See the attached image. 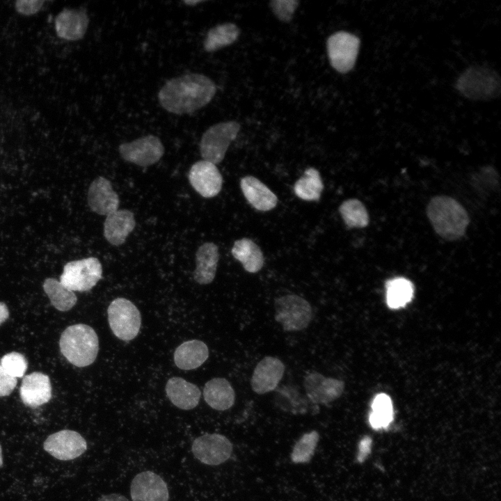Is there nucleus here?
Returning <instances> with one entry per match:
<instances>
[{
	"mask_svg": "<svg viewBox=\"0 0 501 501\" xmlns=\"http://www.w3.org/2000/svg\"><path fill=\"white\" fill-rule=\"evenodd\" d=\"M216 93V84L210 78L200 73H187L167 81L157 97L164 110L183 115L207 105Z\"/></svg>",
	"mask_w": 501,
	"mask_h": 501,
	"instance_id": "nucleus-1",
	"label": "nucleus"
},
{
	"mask_svg": "<svg viewBox=\"0 0 501 501\" xmlns=\"http://www.w3.org/2000/svg\"><path fill=\"white\" fill-rule=\"evenodd\" d=\"M426 213L435 232L447 241L462 237L470 223L463 206L448 196L433 197L427 206Z\"/></svg>",
	"mask_w": 501,
	"mask_h": 501,
	"instance_id": "nucleus-2",
	"label": "nucleus"
},
{
	"mask_svg": "<svg viewBox=\"0 0 501 501\" xmlns=\"http://www.w3.org/2000/svg\"><path fill=\"white\" fill-rule=\"evenodd\" d=\"M59 346L61 352L70 363L82 367L91 365L96 359L99 340L92 327L77 324L64 330Z\"/></svg>",
	"mask_w": 501,
	"mask_h": 501,
	"instance_id": "nucleus-3",
	"label": "nucleus"
},
{
	"mask_svg": "<svg viewBox=\"0 0 501 501\" xmlns=\"http://www.w3.org/2000/svg\"><path fill=\"white\" fill-rule=\"evenodd\" d=\"M456 88L470 99L489 100L499 95L500 80L493 70L483 66H473L461 74L456 81Z\"/></svg>",
	"mask_w": 501,
	"mask_h": 501,
	"instance_id": "nucleus-4",
	"label": "nucleus"
},
{
	"mask_svg": "<svg viewBox=\"0 0 501 501\" xmlns=\"http://www.w3.org/2000/svg\"><path fill=\"white\" fill-rule=\"evenodd\" d=\"M239 130L240 125L234 120L221 122L209 127L202 134L199 144L203 160L215 165L221 162Z\"/></svg>",
	"mask_w": 501,
	"mask_h": 501,
	"instance_id": "nucleus-5",
	"label": "nucleus"
},
{
	"mask_svg": "<svg viewBox=\"0 0 501 501\" xmlns=\"http://www.w3.org/2000/svg\"><path fill=\"white\" fill-rule=\"evenodd\" d=\"M275 319L285 331H299L307 328L312 319V310L309 302L296 295L277 298L274 302Z\"/></svg>",
	"mask_w": 501,
	"mask_h": 501,
	"instance_id": "nucleus-6",
	"label": "nucleus"
},
{
	"mask_svg": "<svg viewBox=\"0 0 501 501\" xmlns=\"http://www.w3.org/2000/svg\"><path fill=\"white\" fill-rule=\"evenodd\" d=\"M102 275L100 260L90 257L66 263L60 276V283L72 292H87L97 284Z\"/></svg>",
	"mask_w": 501,
	"mask_h": 501,
	"instance_id": "nucleus-7",
	"label": "nucleus"
},
{
	"mask_svg": "<svg viewBox=\"0 0 501 501\" xmlns=\"http://www.w3.org/2000/svg\"><path fill=\"white\" fill-rule=\"evenodd\" d=\"M107 313L110 328L118 338L129 341L136 337L141 317L132 302L125 298H117L110 303Z\"/></svg>",
	"mask_w": 501,
	"mask_h": 501,
	"instance_id": "nucleus-8",
	"label": "nucleus"
},
{
	"mask_svg": "<svg viewBox=\"0 0 501 501\" xmlns=\"http://www.w3.org/2000/svg\"><path fill=\"white\" fill-rule=\"evenodd\" d=\"M360 39L355 35L340 31L331 35L326 40V50L331 67L340 73H347L355 65Z\"/></svg>",
	"mask_w": 501,
	"mask_h": 501,
	"instance_id": "nucleus-9",
	"label": "nucleus"
},
{
	"mask_svg": "<svg viewBox=\"0 0 501 501\" xmlns=\"http://www.w3.org/2000/svg\"><path fill=\"white\" fill-rule=\"evenodd\" d=\"M164 146L159 138L148 134L118 147L120 157L126 161L142 167L157 163L164 154Z\"/></svg>",
	"mask_w": 501,
	"mask_h": 501,
	"instance_id": "nucleus-10",
	"label": "nucleus"
},
{
	"mask_svg": "<svg viewBox=\"0 0 501 501\" xmlns=\"http://www.w3.org/2000/svg\"><path fill=\"white\" fill-rule=\"evenodd\" d=\"M233 447L225 436L219 434H205L196 438L191 446L194 456L201 463L218 466L225 462L231 456Z\"/></svg>",
	"mask_w": 501,
	"mask_h": 501,
	"instance_id": "nucleus-11",
	"label": "nucleus"
},
{
	"mask_svg": "<svg viewBox=\"0 0 501 501\" xmlns=\"http://www.w3.org/2000/svg\"><path fill=\"white\" fill-rule=\"evenodd\" d=\"M45 450L57 459L69 461L81 456L87 443L78 432L63 429L49 436L43 444Z\"/></svg>",
	"mask_w": 501,
	"mask_h": 501,
	"instance_id": "nucleus-12",
	"label": "nucleus"
},
{
	"mask_svg": "<svg viewBox=\"0 0 501 501\" xmlns=\"http://www.w3.org/2000/svg\"><path fill=\"white\" fill-rule=\"evenodd\" d=\"M189 180L195 191L207 198L218 195L223 186V177L216 166L205 160L192 165Z\"/></svg>",
	"mask_w": 501,
	"mask_h": 501,
	"instance_id": "nucleus-13",
	"label": "nucleus"
},
{
	"mask_svg": "<svg viewBox=\"0 0 501 501\" xmlns=\"http://www.w3.org/2000/svg\"><path fill=\"white\" fill-rule=\"evenodd\" d=\"M130 495L132 501H168L169 499L166 483L152 471L140 472L134 477Z\"/></svg>",
	"mask_w": 501,
	"mask_h": 501,
	"instance_id": "nucleus-14",
	"label": "nucleus"
},
{
	"mask_svg": "<svg viewBox=\"0 0 501 501\" xmlns=\"http://www.w3.org/2000/svg\"><path fill=\"white\" fill-rule=\"evenodd\" d=\"M303 385L307 397L313 404H328L340 397L344 388L342 381L325 377L318 372L308 374Z\"/></svg>",
	"mask_w": 501,
	"mask_h": 501,
	"instance_id": "nucleus-15",
	"label": "nucleus"
},
{
	"mask_svg": "<svg viewBox=\"0 0 501 501\" xmlns=\"http://www.w3.org/2000/svg\"><path fill=\"white\" fill-rule=\"evenodd\" d=\"M285 365L278 358L265 356L255 366L250 379L253 390L264 395L274 390L285 373Z\"/></svg>",
	"mask_w": 501,
	"mask_h": 501,
	"instance_id": "nucleus-16",
	"label": "nucleus"
},
{
	"mask_svg": "<svg viewBox=\"0 0 501 501\" xmlns=\"http://www.w3.org/2000/svg\"><path fill=\"white\" fill-rule=\"evenodd\" d=\"M88 204L93 212L107 216L118 209L120 199L111 182L104 177H98L88 188Z\"/></svg>",
	"mask_w": 501,
	"mask_h": 501,
	"instance_id": "nucleus-17",
	"label": "nucleus"
},
{
	"mask_svg": "<svg viewBox=\"0 0 501 501\" xmlns=\"http://www.w3.org/2000/svg\"><path fill=\"white\" fill-rule=\"evenodd\" d=\"M88 24V15L84 9L65 8L56 17L55 29L59 38L75 41L84 38Z\"/></svg>",
	"mask_w": 501,
	"mask_h": 501,
	"instance_id": "nucleus-18",
	"label": "nucleus"
},
{
	"mask_svg": "<svg viewBox=\"0 0 501 501\" xmlns=\"http://www.w3.org/2000/svg\"><path fill=\"white\" fill-rule=\"evenodd\" d=\"M22 402L30 407H38L51 398L49 377L42 372H33L24 376L19 389Z\"/></svg>",
	"mask_w": 501,
	"mask_h": 501,
	"instance_id": "nucleus-19",
	"label": "nucleus"
},
{
	"mask_svg": "<svg viewBox=\"0 0 501 501\" xmlns=\"http://www.w3.org/2000/svg\"><path fill=\"white\" fill-rule=\"evenodd\" d=\"M136 221L134 214L128 209H118L106 216L104 223V236L113 246L124 244L134 230Z\"/></svg>",
	"mask_w": 501,
	"mask_h": 501,
	"instance_id": "nucleus-20",
	"label": "nucleus"
},
{
	"mask_svg": "<svg viewBox=\"0 0 501 501\" xmlns=\"http://www.w3.org/2000/svg\"><path fill=\"white\" fill-rule=\"evenodd\" d=\"M240 186L246 199L256 209L267 212L276 206L277 196L257 178L246 175L241 180Z\"/></svg>",
	"mask_w": 501,
	"mask_h": 501,
	"instance_id": "nucleus-21",
	"label": "nucleus"
},
{
	"mask_svg": "<svg viewBox=\"0 0 501 501\" xmlns=\"http://www.w3.org/2000/svg\"><path fill=\"white\" fill-rule=\"evenodd\" d=\"M170 401L183 410H191L199 403L201 392L198 387L181 377L170 378L166 385Z\"/></svg>",
	"mask_w": 501,
	"mask_h": 501,
	"instance_id": "nucleus-22",
	"label": "nucleus"
},
{
	"mask_svg": "<svg viewBox=\"0 0 501 501\" xmlns=\"http://www.w3.org/2000/svg\"><path fill=\"white\" fill-rule=\"evenodd\" d=\"M218 260V248L214 243L206 242L200 246L196 253L195 281L200 285L211 283L216 276Z\"/></svg>",
	"mask_w": 501,
	"mask_h": 501,
	"instance_id": "nucleus-23",
	"label": "nucleus"
},
{
	"mask_svg": "<svg viewBox=\"0 0 501 501\" xmlns=\"http://www.w3.org/2000/svg\"><path fill=\"white\" fill-rule=\"evenodd\" d=\"M203 396L206 403L217 411L231 408L235 400V392L230 383L224 378H214L205 385Z\"/></svg>",
	"mask_w": 501,
	"mask_h": 501,
	"instance_id": "nucleus-24",
	"label": "nucleus"
},
{
	"mask_svg": "<svg viewBox=\"0 0 501 501\" xmlns=\"http://www.w3.org/2000/svg\"><path fill=\"white\" fill-rule=\"evenodd\" d=\"M209 357L205 343L198 340L183 342L175 351L174 361L181 369H193L202 365Z\"/></svg>",
	"mask_w": 501,
	"mask_h": 501,
	"instance_id": "nucleus-25",
	"label": "nucleus"
},
{
	"mask_svg": "<svg viewBox=\"0 0 501 501\" xmlns=\"http://www.w3.org/2000/svg\"><path fill=\"white\" fill-rule=\"evenodd\" d=\"M231 252L249 273H256L263 267L264 259L260 248L248 238L235 241Z\"/></svg>",
	"mask_w": 501,
	"mask_h": 501,
	"instance_id": "nucleus-26",
	"label": "nucleus"
},
{
	"mask_svg": "<svg viewBox=\"0 0 501 501\" xmlns=\"http://www.w3.org/2000/svg\"><path fill=\"white\" fill-rule=\"evenodd\" d=\"M240 30L233 23L218 24L211 28L203 41V48L207 52H213L233 44L239 38Z\"/></svg>",
	"mask_w": 501,
	"mask_h": 501,
	"instance_id": "nucleus-27",
	"label": "nucleus"
},
{
	"mask_svg": "<svg viewBox=\"0 0 501 501\" xmlns=\"http://www.w3.org/2000/svg\"><path fill=\"white\" fill-rule=\"evenodd\" d=\"M386 287V303L391 309H398L407 305L413 299V284L403 277L389 280Z\"/></svg>",
	"mask_w": 501,
	"mask_h": 501,
	"instance_id": "nucleus-28",
	"label": "nucleus"
},
{
	"mask_svg": "<svg viewBox=\"0 0 501 501\" xmlns=\"http://www.w3.org/2000/svg\"><path fill=\"white\" fill-rule=\"evenodd\" d=\"M42 287L51 305L59 311L70 310L77 301L74 292L67 289L60 281L53 278L45 279Z\"/></svg>",
	"mask_w": 501,
	"mask_h": 501,
	"instance_id": "nucleus-29",
	"label": "nucleus"
},
{
	"mask_svg": "<svg viewBox=\"0 0 501 501\" xmlns=\"http://www.w3.org/2000/svg\"><path fill=\"white\" fill-rule=\"evenodd\" d=\"M324 188L319 172L314 168H309L304 172L294 186V191L299 198L307 200H318Z\"/></svg>",
	"mask_w": 501,
	"mask_h": 501,
	"instance_id": "nucleus-30",
	"label": "nucleus"
},
{
	"mask_svg": "<svg viewBox=\"0 0 501 501\" xmlns=\"http://www.w3.org/2000/svg\"><path fill=\"white\" fill-rule=\"evenodd\" d=\"M372 411L369 415V422L374 429L387 428L393 420L394 411L390 397L380 393L375 396L372 403Z\"/></svg>",
	"mask_w": 501,
	"mask_h": 501,
	"instance_id": "nucleus-31",
	"label": "nucleus"
},
{
	"mask_svg": "<svg viewBox=\"0 0 501 501\" xmlns=\"http://www.w3.org/2000/svg\"><path fill=\"white\" fill-rule=\"evenodd\" d=\"M340 214L349 228H365L368 225L369 217L363 203L356 198L344 200L339 207Z\"/></svg>",
	"mask_w": 501,
	"mask_h": 501,
	"instance_id": "nucleus-32",
	"label": "nucleus"
},
{
	"mask_svg": "<svg viewBox=\"0 0 501 501\" xmlns=\"http://www.w3.org/2000/svg\"><path fill=\"white\" fill-rule=\"evenodd\" d=\"M319 438V434L316 431L303 434L293 447L291 454L292 461L295 463L310 461L315 453Z\"/></svg>",
	"mask_w": 501,
	"mask_h": 501,
	"instance_id": "nucleus-33",
	"label": "nucleus"
},
{
	"mask_svg": "<svg viewBox=\"0 0 501 501\" xmlns=\"http://www.w3.org/2000/svg\"><path fill=\"white\" fill-rule=\"evenodd\" d=\"M0 365L9 376L15 379L22 377L28 367L26 358L15 351L4 355L1 359Z\"/></svg>",
	"mask_w": 501,
	"mask_h": 501,
	"instance_id": "nucleus-34",
	"label": "nucleus"
},
{
	"mask_svg": "<svg viewBox=\"0 0 501 501\" xmlns=\"http://www.w3.org/2000/svg\"><path fill=\"white\" fill-rule=\"evenodd\" d=\"M299 4V1L296 0H273L269 2L274 15L284 22H289L292 19Z\"/></svg>",
	"mask_w": 501,
	"mask_h": 501,
	"instance_id": "nucleus-35",
	"label": "nucleus"
},
{
	"mask_svg": "<svg viewBox=\"0 0 501 501\" xmlns=\"http://www.w3.org/2000/svg\"><path fill=\"white\" fill-rule=\"evenodd\" d=\"M44 1H17L15 3L16 10L24 15H31L38 13L42 8Z\"/></svg>",
	"mask_w": 501,
	"mask_h": 501,
	"instance_id": "nucleus-36",
	"label": "nucleus"
},
{
	"mask_svg": "<svg viewBox=\"0 0 501 501\" xmlns=\"http://www.w3.org/2000/svg\"><path fill=\"white\" fill-rule=\"evenodd\" d=\"M17 379L9 376L0 365V396L9 395L17 385Z\"/></svg>",
	"mask_w": 501,
	"mask_h": 501,
	"instance_id": "nucleus-37",
	"label": "nucleus"
},
{
	"mask_svg": "<svg viewBox=\"0 0 501 501\" xmlns=\"http://www.w3.org/2000/svg\"><path fill=\"white\" fill-rule=\"evenodd\" d=\"M372 440L368 436H364L359 442L357 461L363 463L371 452Z\"/></svg>",
	"mask_w": 501,
	"mask_h": 501,
	"instance_id": "nucleus-38",
	"label": "nucleus"
},
{
	"mask_svg": "<svg viewBox=\"0 0 501 501\" xmlns=\"http://www.w3.org/2000/svg\"><path fill=\"white\" fill-rule=\"evenodd\" d=\"M97 501H129L125 496L118 493L102 495Z\"/></svg>",
	"mask_w": 501,
	"mask_h": 501,
	"instance_id": "nucleus-39",
	"label": "nucleus"
},
{
	"mask_svg": "<svg viewBox=\"0 0 501 501\" xmlns=\"http://www.w3.org/2000/svg\"><path fill=\"white\" fill-rule=\"evenodd\" d=\"M9 317V310L3 302H0V325L6 321Z\"/></svg>",
	"mask_w": 501,
	"mask_h": 501,
	"instance_id": "nucleus-40",
	"label": "nucleus"
},
{
	"mask_svg": "<svg viewBox=\"0 0 501 501\" xmlns=\"http://www.w3.org/2000/svg\"><path fill=\"white\" fill-rule=\"evenodd\" d=\"M204 1H202V0H195V1H193H193H192V0H187V1H184L183 2H184V3H185L186 6H196V5L198 4V3H202V2H204Z\"/></svg>",
	"mask_w": 501,
	"mask_h": 501,
	"instance_id": "nucleus-41",
	"label": "nucleus"
},
{
	"mask_svg": "<svg viewBox=\"0 0 501 501\" xmlns=\"http://www.w3.org/2000/svg\"><path fill=\"white\" fill-rule=\"evenodd\" d=\"M2 465H3V456H2L1 447L0 445V467H1Z\"/></svg>",
	"mask_w": 501,
	"mask_h": 501,
	"instance_id": "nucleus-42",
	"label": "nucleus"
}]
</instances>
